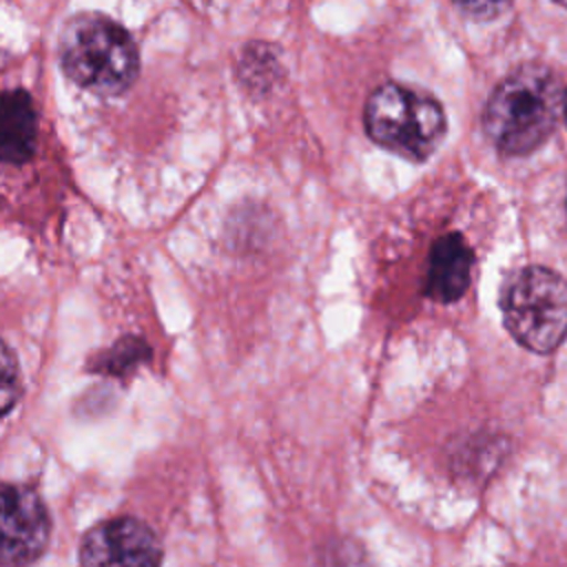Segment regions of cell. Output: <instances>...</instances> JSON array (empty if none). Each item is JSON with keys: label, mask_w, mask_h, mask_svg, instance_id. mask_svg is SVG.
<instances>
[{"label": "cell", "mask_w": 567, "mask_h": 567, "mask_svg": "<svg viewBox=\"0 0 567 567\" xmlns=\"http://www.w3.org/2000/svg\"><path fill=\"white\" fill-rule=\"evenodd\" d=\"M563 104L558 75L545 64H523L492 91L483 113L485 135L505 155H527L554 133Z\"/></svg>", "instance_id": "6da1fadb"}, {"label": "cell", "mask_w": 567, "mask_h": 567, "mask_svg": "<svg viewBox=\"0 0 567 567\" xmlns=\"http://www.w3.org/2000/svg\"><path fill=\"white\" fill-rule=\"evenodd\" d=\"M60 64L86 91L117 95L126 91L140 69V55L128 31L106 16L71 18L60 33Z\"/></svg>", "instance_id": "7a4b0ae2"}, {"label": "cell", "mask_w": 567, "mask_h": 567, "mask_svg": "<svg viewBox=\"0 0 567 567\" xmlns=\"http://www.w3.org/2000/svg\"><path fill=\"white\" fill-rule=\"evenodd\" d=\"M363 120L379 146L412 162L427 159L445 137V113L439 100L399 82L372 91Z\"/></svg>", "instance_id": "3957f363"}, {"label": "cell", "mask_w": 567, "mask_h": 567, "mask_svg": "<svg viewBox=\"0 0 567 567\" xmlns=\"http://www.w3.org/2000/svg\"><path fill=\"white\" fill-rule=\"evenodd\" d=\"M501 312L523 348L549 354L567 337V279L543 266L518 268L503 286Z\"/></svg>", "instance_id": "277c9868"}, {"label": "cell", "mask_w": 567, "mask_h": 567, "mask_svg": "<svg viewBox=\"0 0 567 567\" xmlns=\"http://www.w3.org/2000/svg\"><path fill=\"white\" fill-rule=\"evenodd\" d=\"M51 518L35 489L0 485V567H29L47 549Z\"/></svg>", "instance_id": "5b68a950"}, {"label": "cell", "mask_w": 567, "mask_h": 567, "mask_svg": "<svg viewBox=\"0 0 567 567\" xmlns=\"http://www.w3.org/2000/svg\"><path fill=\"white\" fill-rule=\"evenodd\" d=\"M82 567H159L162 543L140 518L120 516L91 527L80 543Z\"/></svg>", "instance_id": "8992f818"}, {"label": "cell", "mask_w": 567, "mask_h": 567, "mask_svg": "<svg viewBox=\"0 0 567 567\" xmlns=\"http://www.w3.org/2000/svg\"><path fill=\"white\" fill-rule=\"evenodd\" d=\"M474 252L463 235L447 233L439 237L430 250L425 295L436 303H452L465 295L470 286Z\"/></svg>", "instance_id": "52a82bcc"}, {"label": "cell", "mask_w": 567, "mask_h": 567, "mask_svg": "<svg viewBox=\"0 0 567 567\" xmlns=\"http://www.w3.org/2000/svg\"><path fill=\"white\" fill-rule=\"evenodd\" d=\"M38 140V115L33 100L22 89L0 91V162L24 164Z\"/></svg>", "instance_id": "ba28073f"}, {"label": "cell", "mask_w": 567, "mask_h": 567, "mask_svg": "<svg viewBox=\"0 0 567 567\" xmlns=\"http://www.w3.org/2000/svg\"><path fill=\"white\" fill-rule=\"evenodd\" d=\"M20 394V368L11 348L0 339V419L11 412Z\"/></svg>", "instance_id": "9c48e42d"}, {"label": "cell", "mask_w": 567, "mask_h": 567, "mask_svg": "<svg viewBox=\"0 0 567 567\" xmlns=\"http://www.w3.org/2000/svg\"><path fill=\"white\" fill-rule=\"evenodd\" d=\"M144 354H146V346L140 339H126L113 348L111 357H106V370L113 374H120V370H124L122 361H128V365H135V361Z\"/></svg>", "instance_id": "30bf717a"}, {"label": "cell", "mask_w": 567, "mask_h": 567, "mask_svg": "<svg viewBox=\"0 0 567 567\" xmlns=\"http://www.w3.org/2000/svg\"><path fill=\"white\" fill-rule=\"evenodd\" d=\"M458 9L467 13L474 20H494L498 18L501 11L509 9V4H498V2H461Z\"/></svg>", "instance_id": "8fae6325"}, {"label": "cell", "mask_w": 567, "mask_h": 567, "mask_svg": "<svg viewBox=\"0 0 567 567\" xmlns=\"http://www.w3.org/2000/svg\"><path fill=\"white\" fill-rule=\"evenodd\" d=\"M563 113H565V122H567V93H565V104H563Z\"/></svg>", "instance_id": "7c38bea8"}, {"label": "cell", "mask_w": 567, "mask_h": 567, "mask_svg": "<svg viewBox=\"0 0 567 567\" xmlns=\"http://www.w3.org/2000/svg\"><path fill=\"white\" fill-rule=\"evenodd\" d=\"M563 7H565V9H567V2H563Z\"/></svg>", "instance_id": "4fadbf2b"}]
</instances>
